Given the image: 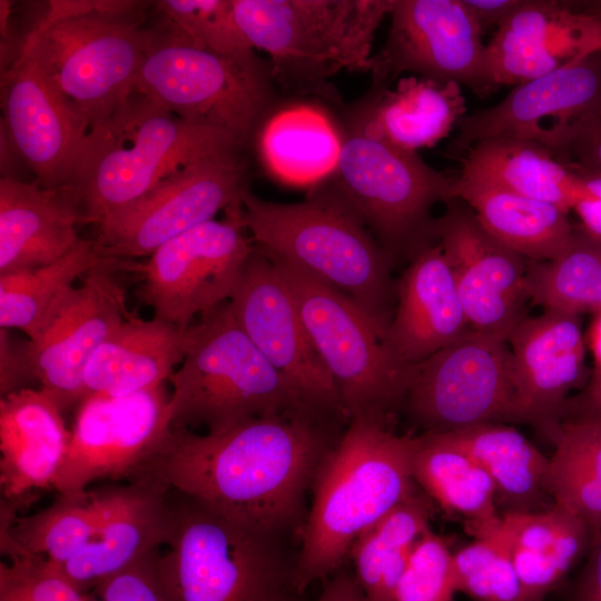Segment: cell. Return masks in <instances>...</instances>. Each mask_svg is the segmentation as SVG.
<instances>
[{
	"label": "cell",
	"mask_w": 601,
	"mask_h": 601,
	"mask_svg": "<svg viewBox=\"0 0 601 601\" xmlns=\"http://www.w3.org/2000/svg\"><path fill=\"white\" fill-rule=\"evenodd\" d=\"M496 530L511 555L524 601H543L587 555L593 538L584 520L558 504L538 512L501 514Z\"/></svg>",
	"instance_id": "f1b7e54d"
},
{
	"label": "cell",
	"mask_w": 601,
	"mask_h": 601,
	"mask_svg": "<svg viewBox=\"0 0 601 601\" xmlns=\"http://www.w3.org/2000/svg\"><path fill=\"white\" fill-rule=\"evenodd\" d=\"M508 342L514 423L531 424L543 433L561 416L570 392L582 391L590 378L580 316L544 311L524 317Z\"/></svg>",
	"instance_id": "44dd1931"
},
{
	"label": "cell",
	"mask_w": 601,
	"mask_h": 601,
	"mask_svg": "<svg viewBox=\"0 0 601 601\" xmlns=\"http://www.w3.org/2000/svg\"><path fill=\"white\" fill-rule=\"evenodd\" d=\"M413 442L414 435L349 422L312 489L297 555L302 594L341 570L358 536L416 487L411 473Z\"/></svg>",
	"instance_id": "7a4b0ae2"
},
{
	"label": "cell",
	"mask_w": 601,
	"mask_h": 601,
	"mask_svg": "<svg viewBox=\"0 0 601 601\" xmlns=\"http://www.w3.org/2000/svg\"><path fill=\"white\" fill-rule=\"evenodd\" d=\"M268 257L294 293L306 331L349 422L362 421L393 431L394 417L404 405L412 367L398 365L390 355L385 346L386 328L341 290Z\"/></svg>",
	"instance_id": "30bf717a"
},
{
	"label": "cell",
	"mask_w": 601,
	"mask_h": 601,
	"mask_svg": "<svg viewBox=\"0 0 601 601\" xmlns=\"http://www.w3.org/2000/svg\"><path fill=\"white\" fill-rule=\"evenodd\" d=\"M445 434L490 475L500 515L554 505L546 486L549 457L505 423H483Z\"/></svg>",
	"instance_id": "e575fe53"
},
{
	"label": "cell",
	"mask_w": 601,
	"mask_h": 601,
	"mask_svg": "<svg viewBox=\"0 0 601 601\" xmlns=\"http://www.w3.org/2000/svg\"><path fill=\"white\" fill-rule=\"evenodd\" d=\"M433 501L416 487L354 542L348 560L370 601H396V590L418 540L431 529Z\"/></svg>",
	"instance_id": "8d00e7d4"
},
{
	"label": "cell",
	"mask_w": 601,
	"mask_h": 601,
	"mask_svg": "<svg viewBox=\"0 0 601 601\" xmlns=\"http://www.w3.org/2000/svg\"><path fill=\"white\" fill-rule=\"evenodd\" d=\"M169 382L171 425L193 431L218 433L254 417L315 411L249 339L229 300L185 331L181 366Z\"/></svg>",
	"instance_id": "52a82bcc"
},
{
	"label": "cell",
	"mask_w": 601,
	"mask_h": 601,
	"mask_svg": "<svg viewBox=\"0 0 601 601\" xmlns=\"http://www.w3.org/2000/svg\"><path fill=\"white\" fill-rule=\"evenodd\" d=\"M1 132L35 180L46 188L72 185L90 121L61 90L28 35L1 76Z\"/></svg>",
	"instance_id": "9a60e30c"
},
{
	"label": "cell",
	"mask_w": 601,
	"mask_h": 601,
	"mask_svg": "<svg viewBox=\"0 0 601 601\" xmlns=\"http://www.w3.org/2000/svg\"><path fill=\"white\" fill-rule=\"evenodd\" d=\"M220 220L203 223L159 247L132 272L142 275L140 300L154 317L187 329L228 302L255 245L247 231L242 200L228 206Z\"/></svg>",
	"instance_id": "4fadbf2b"
},
{
	"label": "cell",
	"mask_w": 601,
	"mask_h": 601,
	"mask_svg": "<svg viewBox=\"0 0 601 601\" xmlns=\"http://www.w3.org/2000/svg\"><path fill=\"white\" fill-rule=\"evenodd\" d=\"M88 601H104V600H101L99 597H95L93 594H90Z\"/></svg>",
	"instance_id": "11a10c76"
},
{
	"label": "cell",
	"mask_w": 601,
	"mask_h": 601,
	"mask_svg": "<svg viewBox=\"0 0 601 601\" xmlns=\"http://www.w3.org/2000/svg\"><path fill=\"white\" fill-rule=\"evenodd\" d=\"M145 2L50 1L28 31L61 90L102 124L135 91L154 31L141 27Z\"/></svg>",
	"instance_id": "ba28073f"
},
{
	"label": "cell",
	"mask_w": 601,
	"mask_h": 601,
	"mask_svg": "<svg viewBox=\"0 0 601 601\" xmlns=\"http://www.w3.org/2000/svg\"><path fill=\"white\" fill-rule=\"evenodd\" d=\"M445 204V213L433 224L434 240L452 269L470 326L508 338L531 300L530 260L492 237L464 201L453 198Z\"/></svg>",
	"instance_id": "ffe728a7"
},
{
	"label": "cell",
	"mask_w": 601,
	"mask_h": 601,
	"mask_svg": "<svg viewBox=\"0 0 601 601\" xmlns=\"http://www.w3.org/2000/svg\"><path fill=\"white\" fill-rule=\"evenodd\" d=\"M465 152L460 175L490 181L568 213L590 195L581 177L538 141L501 136L479 141Z\"/></svg>",
	"instance_id": "1f68e13d"
},
{
	"label": "cell",
	"mask_w": 601,
	"mask_h": 601,
	"mask_svg": "<svg viewBox=\"0 0 601 601\" xmlns=\"http://www.w3.org/2000/svg\"><path fill=\"white\" fill-rule=\"evenodd\" d=\"M572 170L581 177L590 193L587 198L578 201L572 208L580 219L578 227L590 238L601 243V175Z\"/></svg>",
	"instance_id": "c3c4849f"
},
{
	"label": "cell",
	"mask_w": 601,
	"mask_h": 601,
	"mask_svg": "<svg viewBox=\"0 0 601 601\" xmlns=\"http://www.w3.org/2000/svg\"><path fill=\"white\" fill-rule=\"evenodd\" d=\"M546 147L566 167L601 175V98L555 131Z\"/></svg>",
	"instance_id": "f6af8a7d"
},
{
	"label": "cell",
	"mask_w": 601,
	"mask_h": 601,
	"mask_svg": "<svg viewBox=\"0 0 601 601\" xmlns=\"http://www.w3.org/2000/svg\"><path fill=\"white\" fill-rule=\"evenodd\" d=\"M101 257L93 240L81 239L66 256L46 266L0 275V326L33 341L60 299Z\"/></svg>",
	"instance_id": "f35d334b"
},
{
	"label": "cell",
	"mask_w": 601,
	"mask_h": 601,
	"mask_svg": "<svg viewBox=\"0 0 601 601\" xmlns=\"http://www.w3.org/2000/svg\"><path fill=\"white\" fill-rule=\"evenodd\" d=\"M242 205L257 248L341 290L387 329L396 290L392 258L331 185L295 204L264 200L246 189Z\"/></svg>",
	"instance_id": "277c9868"
},
{
	"label": "cell",
	"mask_w": 601,
	"mask_h": 601,
	"mask_svg": "<svg viewBox=\"0 0 601 601\" xmlns=\"http://www.w3.org/2000/svg\"><path fill=\"white\" fill-rule=\"evenodd\" d=\"M245 162L239 149L217 152L180 168L136 201L98 224L93 248L101 258L149 257L178 235L242 200Z\"/></svg>",
	"instance_id": "5bb4252c"
},
{
	"label": "cell",
	"mask_w": 601,
	"mask_h": 601,
	"mask_svg": "<svg viewBox=\"0 0 601 601\" xmlns=\"http://www.w3.org/2000/svg\"><path fill=\"white\" fill-rule=\"evenodd\" d=\"M587 347L589 348L593 367L590 375L601 374V312L594 314V317L590 324L589 331L585 335Z\"/></svg>",
	"instance_id": "f5cc1de1"
},
{
	"label": "cell",
	"mask_w": 601,
	"mask_h": 601,
	"mask_svg": "<svg viewBox=\"0 0 601 601\" xmlns=\"http://www.w3.org/2000/svg\"><path fill=\"white\" fill-rule=\"evenodd\" d=\"M411 473L416 485L473 538L500 521L495 487L485 470L445 434L414 435Z\"/></svg>",
	"instance_id": "836d02e7"
},
{
	"label": "cell",
	"mask_w": 601,
	"mask_h": 601,
	"mask_svg": "<svg viewBox=\"0 0 601 601\" xmlns=\"http://www.w3.org/2000/svg\"><path fill=\"white\" fill-rule=\"evenodd\" d=\"M97 491L60 495L49 508L17 516L1 504V550L8 556L36 555L63 565L91 541L97 525Z\"/></svg>",
	"instance_id": "74e56055"
},
{
	"label": "cell",
	"mask_w": 601,
	"mask_h": 601,
	"mask_svg": "<svg viewBox=\"0 0 601 601\" xmlns=\"http://www.w3.org/2000/svg\"><path fill=\"white\" fill-rule=\"evenodd\" d=\"M553 444L546 486L553 502L601 531V414L565 411L543 433Z\"/></svg>",
	"instance_id": "d590c367"
},
{
	"label": "cell",
	"mask_w": 601,
	"mask_h": 601,
	"mask_svg": "<svg viewBox=\"0 0 601 601\" xmlns=\"http://www.w3.org/2000/svg\"><path fill=\"white\" fill-rule=\"evenodd\" d=\"M33 380L27 344L18 346L8 335V329L0 328V391L1 396L26 388L24 383Z\"/></svg>",
	"instance_id": "7dc6e473"
},
{
	"label": "cell",
	"mask_w": 601,
	"mask_h": 601,
	"mask_svg": "<svg viewBox=\"0 0 601 601\" xmlns=\"http://www.w3.org/2000/svg\"><path fill=\"white\" fill-rule=\"evenodd\" d=\"M160 560L159 549L144 555L100 582L96 594L104 601H171Z\"/></svg>",
	"instance_id": "bcb514c9"
},
{
	"label": "cell",
	"mask_w": 601,
	"mask_h": 601,
	"mask_svg": "<svg viewBox=\"0 0 601 601\" xmlns=\"http://www.w3.org/2000/svg\"><path fill=\"white\" fill-rule=\"evenodd\" d=\"M452 553L432 530L415 545L396 590V601H453Z\"/></svg>",
	"instance_id": "ee69618b"
},
{
	"label": "cell",
	"mask_w": 601,
	"mask_h": 601,
	"mask_svg": "<svg viewBox=\"0 0 601 601\" xmlns=\"http://www.w3.org/2000/svg\"><path fill=\"white\" fill-rule=\"evenodd\" d=\"M314 601H370L354 573L343 568L323 582L321 594Z\"/></svg>",
	"instance_id": "816d5d0a"
},
{
	"label": "cell",
	"mask_w": 601,
	"mask_h": 601,
	"mask_svg": "<svg viewBox=\"0 0 601 601\" xmlns=\"http://www.w3.org/2000/svg\"><path fill=\"white\" fill-rule=\"evenodd\" d=\"M391 26L373 56L375 90L404 72L465 86L479 97L497 89L487 63L482 30L462 0H393Z\"/></svg>",
	"instance_id": "e0dca14e"
},
{
	"label": "cell",
	"mask_w": 601,
	"mask_h": 601,
	"mask_svg": "<svg viewBox=\"0 0 601 601\" xmlns=\"http://www.w3.org/2000/svg\"><path fill=\"white\" fill-rule=\"evenodd\" d=\"M82 211L73 185L57 188L0 178V275L55 263L82 238Z\"/></svg>",
	"instance_id": "4316f807"
},
{
	"label": "cell",
	"mask_w": 601,
	"mask_h": 601,
	"mask_svg": "<svg viewBox=\"0 0 601 601\" xmlns=\"http://www.w3.org/2000/svg\"><path fill=\"white\" fill-rule=\"evenodd\" d=\"M403 408L420 434L450 433L483 423H514L508 338L471 328L412 366Z\"/></svg>",
	"instance_id": "7c38bea8"
},
{
	"label": "cell",
	"mask_w": 601,
	"mask_h": 601,
	"mask_svg": "<svg viewBox=\"0 0 601 601\" xmlns=\"http://www.w3.org/2000/svg\"><path fill=\"white\" fill-rule=\"evenodd\" d=\"M132 260L101 258L52 311L41 332L27 343L33 380L63 412L82 401V375L109 334L131 315L121 273Z\"/></svg>",
	"instance_id": "d6986e66"
},
{
	"label": "cell",
	"mask_w": 601,
	"mask_h": 601,
	"mask_svg": "<svg viewBox=\"0 0 601 601\" xmlns=\"http://www.w3.org/2000/svg\"><path fill=\"white\" fill-rule=\"evenodd\" d=\"M229 303L242 329L306 406L349 421L288 282L256 246Z\"/></svg>",
	"instance_id": "ac0fdd59"
},
{
	"label": "cell",
	"mask_w": 601,
	"mask_h": 601,
	"mask_svg": "<svg viewBox=\"0 0 601 601\" xmlns=\"http://www.w3.org/2000/svg\"><path fill=\"white\" fill-rule=\"evenodd\" d=\"M477 26L484 31L497 28L520 7L522 0H462Z\"/></svg>",
	"instance_id": "f907efd6"
},
{
	"label": "cell",
	"mask_w": 601,
	"mask_h": 601,
	"mask_svg": "<svg viewBox=\"0 0 601 601\" xmlns=\"http://www.w3.org/2000/svg\"><path fill=\"white\" fill-rule=\"evenodd\" d=\"M348 424L296 410L249 418L218 433L171 425L136 476L152 475L243 525L299 538L308 492Z\"/></svg>",
	"instance_id": "6da1fadb"
},
{
	"label": "cell",
	"mask_w": 601,
	"mask_h": 601,
	"mask_svg": "<svg viewBox=\"0 0 601 601\" xmlns=\"http://www.w3.org/2000/svg\"><path fill=\"white\" fill-rule=\"evenodd\" d=\"M170 487L141 474L128 483L97 490L98 516L91 541L61 565L87 593L110 575L166 544L169 533Z\"/></svg>",
	"instance_id": "cb8c5ba5"
},
{
	"label": "cell",
	"mask_w": 601,
	"mask_h": 601,
	"mask_svg": "<svg viewBox=\"0 0 601 601\" xmlns=\"http://www.w3.org/2000/svg\"><path fill=\"white\" fill-rule=\"evenodd\" d=\"M234 149L242 147L229 135L190 125L134 91L88 135L72 181L82 224L98 225L186 165Z\"/></svg>",
	"instance_id": "5b68a950"
},
{
	"label": "cell",
	"mask_w": 601,
	"mask_h": 601,
	"mask_svg": "<svg viewBox=\"0 0 601 601\" xmlns=\"http://www.w3.org/2000/svg\"><path fill=\"white\" fill-rule=\"evenodd\" d=\"M569 601H601V531L593 538Z\"/></svg>",
	"instance_id": "681fc988"
},
{
	"label": "cell",
	"mask_w": 601,
	"mask_h": 601,
	"mask_svg": "<svg viewBox=\"0 0 601 601\" xmlns=\"http://www.w3.org/2000/svg\"><path fill=\"white\" fill-rule=\"evenodd\" d=\"M0 564V601H88L61 565L36 555L9 556Z\"/></svg>",
	"instance_id": "7bdbcfd3"
},
{
	"label": "cell",
	"mask_w": 601,
	"mask_h": 601,
	"mask_svg": "<svg viewBox=\"0 0 601 601\" xmlns=\"http://www.w3.org/2000/svg\"><path fill=\"white\" fill-rule=\"evenodd\" d=\"M571 3L575 10L601 19V0L571 1Z\"/></svg>",
	"instance_id": "db71d44e"
},
{
	"label": "cell",
	"mask_w": 601,
	"mask_h": 601,
	"mask_svg": "<svg viewBox=\"0 0 601 601\" xmlns=\"http://www.w3.org/2000/svg\"><path fill=\"white\" fill-rule=\"evenodd\" d=\"M164 385L122 396L90 395L76 407L68 447L53 489L83 493L100 479H132L171 428Z\"/></svg>",
	"instance_id": "2e32d148"
},
{
	"label": "cell",
	"mask_w": 601,
	"mask_h": 601,
	"mask_svg": "<svg viewBox=\"0 0 601 601\" xmlns=\"http://www.w3.org/2000/svg\"><path fill=\"white\" fill-rule=\"evenodd\" d=\"M452 196L473 210L492 237L529 260L554 259L574 238L568 211L490 181L459 175Z\"/></svg>",
	"instance_id": "f546056e"
},
{
	"label": "cell",
	"mask_w": 601,
	"mask_h": 601,
	"mask_svg": "<svg viewBox=\"0 0 601 601\" xmlns=\"http://www.w3.org/2000/svg\"><path fill=\"white\" fill-rule=\"evenodd\" d=\"M155 6L194 46L218 53L253 49L236 21L233 0H160Z\"/></svg>",
	"instance_id": "b9f144b4"
},
{
	"label": "cell",
	"mask_w": 601,
	"mask_h": 601,
	"mask_svg": "<svg viewBox=\"0 0 601 601\" xmlns=\"http://www.w3.org/2000/svg\"><path fill=\"white\" fill-rule=\"evenodd\" d=\"M185 331L155 317H128L85 367L82 400L90 395H129L164 385L183 361Z\"/></svg>",
	"instance_id": "83f0119b"
},
{
	"label": "cell",
	"mask_w": 601,
	"mask_h": 601,
	"mask_svg": "<svg viewBox=\"0 0 601 601\" xmlns=\"http://www.w3.org/2000/svg\"><path fill=\"white\" fill-rule=\"evenodd\" d=\"M331 186L358 215L386 253L413 257L433 245L432 207L453 199V179L417 152L381 137L359 115L342 134Z\"/></svg>",
	"instance_id": "8fae6325"
},
{
	"label": "cell",
	"mask_w": 601,
	"mask_h": 601,
	"mask_svg": "<svg viewBox=\"0 0 601 601\" xmlns=\"http://www.w3.org/2000/svg\"><path fill=\"white\" fill-rule=\"evenodd\" d=\"M358 115L392 145L416 152L457 126L466 115V100L456 82L410 76L393 89H377Z\"/></svg>",
	"instance_id": "d6a6232c"
},
{
	"label": "cell",
	"mask_w": 601,
	"mask_h": 601,
	"mask_svg": "<svg viewBox=\"0 0 601 601\" xmlns=\"http://www.w3.org/2000/svg\"><path fill=\"white\" fill-rule=\"evenodd\" d=\"M530 298L544 311L581 315L601 312V243L575 226L574 238L559 257L529 262Z\"/></svg>",
	"instance_id": "ab89813d"
},
{
	"label": "cell",
	"mask_w": 601,
	"mask_h": 601,
	"mask_svg": "<svg viewBox=\"0 0 601 601\" xmlns=\"http://www.w3.org/2000/svg\"><path fill=\"white\" fill-rule=\"evenodd\" d=\"M393 0H233L252 46L269 56L273 78L299 93L333 101L329 79L371 71L374 35Z\"/></svg>",
	"instance_id": "8992f818"
},
{
	"label": "cell",
	"mask_w": 601,
	"mask_h": 601,
	"mask_svg": "<svg viewBox=\"0 0 601 601\" xmlns=\"http://www.w3.org/2000/svg\"><path fill=\"white\" fill-rule=\"evenodd\" d=\"M273 79L269 62L254 49L218 53L194 46L169 24L167 32H154L135 91L245 148L270 111Z\"/></svg>",
	"instance_id": "9c48e42d"
},
{
	"label": "cell",
	"mask_w": 601,
	"mask_h": 601,
	"mask_svg": "<svg viewBox=\"0 0 601 601\" xmlns=\"http://www.w3.org/2000/svg\"><path fill=\"white\" fill-rule=\"evenodd\" d=\"M497 524L452 553L455 590L475 601H524L511 555L497 533Z\"/></svg>",
	"instance_id": "60d3db41"
},
{
	"label": "cell",
	"mask_w": 601,
	"mask_h": 601,
	"mask_svg": "<svg viewBox=\"0 0 601 601\" xmlns=\"http://www.w3.org/2000/svg\"><path fill=\"white\" fill-rule=\"evenodd\" d=\"M342 140L325 110L299 102L268 112L253 144L275 179L292 186H317L335 173Z\"/></svg>",
	"instance_id": "4dcf8cb0"
},
{
	"label": "cell",
	"mask_w": 601,
	"mask_h": 601,
	"mask_svg": "<svg viewBox=\"0 0 601 601\" xmlns=\"http://www.w3.org/2000/svg\"><path fill=\"white\" fill-rule=\"evenodd\" d=\"M397 307L385 333L393 359L411 368L471 329L452 269L439 244L420 250L397 286Z\"/></svg>",
	"instance_id": "d4e9b609"
},
{
	"label": "cell",
	"mask_w": 601,
	"mask_h": 601,
	"mask_svg": "<svg viewBox=\"0 0 601 601\" xmlns=\"http://www.w3.org/2000/svg\"><path fill=\"white\" fill-rule=\"evenodd\" d=\"M599 51L601 19L558 0H522L486 45L497 88L515 87Z\"/></svg>",
	"instance_id": "603a6c76"
},
{
	"label": "cell",
	"mask_w": 601,
	"mask_h": 601,
	"mask_svg": "<svg viewBox=\"0 0 601 601\" xmlns=\"http://www.w3.org/2000/svg\"><path fill=\"white\" fill-rule=\"evenodd\" d=\"M601 98V51L515 86L499 104L465 115L454 140L466 151L479 141L511 136L548 145L551 136Z\"/></svg>",
	"instance_id": "7402d4cb"
},
{
	"label": "cell",
	"mask_w": 601,
	"mask_h": 601,
	"mask_svg": "<svg viewBox=\"0 0 601 601\" xmlns=\"http://www.w3.org/2000/svg\"><path fill=\"white\" fill-rule=\"evenodd\" d=\"M169 509L160 563L171 601H304L298 535L243 525L174 490Z\"/></svg>",
	"instance_id": "3957f363"
},
{
	"label": "cell",
	"mask_w": 601,
	"mask_h": 601,
	"mask_svg": "<svg viewBox=\"0 0 601 601\" xmlns=\"http://www.w3.org/2000/svg\"><path fill=\"white\" fill-rule=\"evenodd\" d=\"M69 436L62 411L43 388L1 396V504L17 512L38 492L53 489Z\"/></svg>",
	"instance_id": "484cf974"
}]
</instances>
